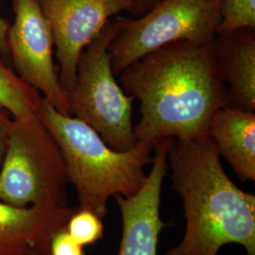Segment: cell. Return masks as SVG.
Listing matches in <instances>:
<instances>
[{
  "label": "cell",
  "instance_id": "obj_2",
  "mask_svg": "<svg viewBox=\"0 0 255 255\" xmlns=\"http://www.w3.org/2000/svg\"><path fill=\"white\" fill-rule=\"evenodd\" d=\"M167 161L186 229L182 242L166 255H218L232 243L255 255V195L231 181L214 140L208 135L173 139Z\"/></svg>",
  "mask_w": 255,
  "mask_h": 255
},
{
  "label": "cell",
  "instance_id": "obj_9",
  "mask_svg": "<svg viewBox=\"0 0 255 255\" xmlns=\"http://www.w3.org/2000/svg\"><path fill=\"white\" fill-rule=\"evenodd\" d=\"M173 139L163 138L155 144L152 168L135 195L114 197L122 217L119 255H157L159 236L166 226L160 217L161 190Z\"/></svg>",
  "mask_w": 255,
  "mask_h": 255
},
{
  "label": "cell",
  "instance_id": "obj_11",
  "mask_svg": "<svg viewBox=\"0 0 255 255\" xmlns=\"http://www.w3.org/2000/svg\"><path fill=\"white\" fill-rule=\"evenodd\" d=\"M255 30L217 34L213 46L227 88V106L255 111Z\"/></svg>",
  "mask_w": 255,
  "mask_h": 255
},
{
  "label": "cell",
  "instance_id": "obj_7",
  "mask_svg": "<svg viewBox=\"0 0 255 255\" xmlns=\"http://www.w3.org/2000/svg\"><path fill=\"white\" fill-rule=\"evenodd\" d=\"M12 8L7 46L13 71L55 109L69 116L68 93L55 69L52 31L38 0H12Z\"/></svg>",
  "mask_w": 255,
  "mask_h": 255
},
{
  "label": "cell",
  "instance_id": "obj_6",
  "mask_svg": "<svg viewBox=\"0 0 255 255\" xmlns=\"http://www.w3.org/2000/svg\"><path fill=\"white\" fill-rule=\"evenodd\" d=\"M220 0H161L140 18L120 20L108 47L112 70L119 75L142 56L176 41L209 44L217 35Z\"/></svg>",
  "mask_w": 255,
  "mask_h": 255
},
{
  "label": "cell",
  "instance_id": "obj_15",
  "mask_svg": "<svg viewBox=\"0 0 255 255\" xmlns=\"http://www.w3.org/2000/svg\"><path fill=\"white\" fill-rule=\"evenodd\" d=\"M65 230L74 240L82 245H91L103 237L101 218L90 210L78 207L65 224Z\"/></svg>",
  "mask_w": 255,
  "mask_h": 255
},
{
  "label": "cell",
  "instance_id": "obj_8",
  "mask_svg": "<svg viewBox=\"0 0 255 255\" xmlns=\"http://www.w3.org/2000/svg\"><path fill=\"white\" fill-rule=\"evenodd\" d=\"M52 31L59 80L65 91L73 86L82 51L100 35L109 18L132 13L134 0H38Z\"/></svg>",
  "mask_w": 255,
  "mask_h": 255
},
{
  "label": "cell",
  "instance_id": "obj_18",
  "mask_svg": "<svg viewBox=\"0 0 255 255\" xmlns=\"http://www.w3.org/2000/svg\"><path fill=\"white\" fill-rule=\"evenodd\" d=\"M10 23L7 19L0 15V58L3 61L9 60V49L7 46V34Z\"/></svg>",
  "mask_w": 255,
  "mask_h": 255
},
{
  "label": "cell",
  "instance_id": "obj_20",
  "mask_svg": "<svg viewBox=\"0 0 255 255\" xmlns=\"http://www.w3.org/2000/svg\"><path fill=\"white\" fill-rule=\"evenodd\" d=\"M50 255L49 247L48 248H43V249L35 250L34 252H32L30 255Z\"/></svg>",
  "mask_w": 255,
  "mask_h": 255
},
{
  "label": "cell",
  "instance_id": "obj_19",
  "mask_svg": "<svg viewBox=\"0 0 255 255\" xmlns=\"http://www.w3.org/2000/svg\"><path fill=\"white\" fill-rule=\"evenodd\" d=\"M161 0H134V9L132 14L141 16L152 9Z\"/></svg>",
  "mask_w": 255,
  "mask_h": 255
},
{
  "label": "cell",
  "instance_id": "obj_4",
  "mask_svg": "<svg viewBox=\"0 0 255 255\" xmlns=\"http://www.w3.org/2000/svg\"><path fill=\"white\" fill-rule=\"evenodd\" d=\"M68 183L60 147L38 114L12 119L0 169V201L17 207H65Z\"/></svg>",
  "mask_w": 255,
  "mask_h": 255
},
{
  "label": "cell",
  "instance_id": "obj_14",
  "mask_svg": "<svg viewBox=\"0 0 255 255\" xmlns=\"http://www.w3.org/2000/svg\"><path fill=\"white\" fill-rule=\"evenodd\" d=\"M217 34L243 28L255 30V0H220Z\"/></svg>",
  "mask_w": 255,
  "mask_h": 255
},
{
  "label": "cell",
  "instance_id": "obj_13",
  "mask_svg": "<svg viewBox=\"0 0 255 255\" xmlns=\"http://www.w3.org/2000/svg\"><path fill=\"white\" fill-rule=\"evenodd\" d=\"M42 96L20 79L0 58V106L9 111L12 119H27L37 115Z\"/></svg>",
  "mask_w": 255,
  "mask_h": 255
},
{
  "label": "cell",
  "instance_id": "obj_10",
  "mask_svg": "<svg viewBox=\"0 0 255 255\" xmlns=\"http://www.w3.org/2000/svg\"><path fill=\"white\" fill-rule=\"evenodd\" d=\"M65 207H17L0 201V255H28L48 248L74 212Z\"/></svg>",
  "mask_w": 255,
  "mask_h": 255
},
{
  "label": "cell",
  "instance_id": "obj_5",
  "mask_svg": "<svg viewBox=\"0 0 255 255\" xmlns=\"http://www.w3.org/2000/svg\"><path fill=\"white\" fill-rule=\"evenodd\" d=\"M121 27L108 22L80 56L72 88L68 92L69 116L93 128L108 146L126 151L136 145L132 123L134 98L115 79L108 47Z\"/></svg>",
  "mask_w": 255,
  "mask_h": 255
},
{
  "label": "cell",
  "instance_id": "obj_1",
  "mask_svg": "<svg viewBox=\"0 0 255 255\" xmlns=\"http://www.w3.org/2000/svg\"><path fill=\"white\" fill-rule=\"evenodd\" d=\"M121 88L140 101L136 141L207 136L218 110L227 106V88L213 42L176 41L142 56L119 74Z\"/></svg>",
  "mask_w": 255,
  "mask_h": 255
},
{
  "label": "cell",
  "instance_id": "obj_16",
  "mask_svg": "<svg viewBox=\"0 0 255 255\" xmlns=\"http://www.w3.org/2000/svg\"><path fill=\"white\" fill-rule=\"evenodd\" d=\"M50 255H85L83 247L78 244L64 228L56 232L49 243Z\"/></svg>",
  "mask_w": 255,
  "mask_h": 255
},
{
  "label": "cell",
  "instance_id": "obj_12",
  "mask_svg": "<svg viewBox=\"0 0 255 255\" xmlns=\"http://www.w3.org/2000/svg\"><path fill=\"white\" fill-rule=\"evenodd\" d=\"M208 136L240 181L255 180V114L224 106L210 122Z\"/></svg>",
  "mask_w": 255,
  "mask_h": 255
},
{
  "label": "cell",
  "instance_id": "obj_3",
  "mask_svg": "<svg viewBox=\"0 0 255 255\" xmlns=\"http://www.w3.org/2000/svg\"><path fill=\"white\" fill-rule=\"evenodd\" d=\"M57 142L64 158L69 183L73 184L80 208L103 219L111 197H131L143 186L145 167L152 162L153 144L137 141L126 151L111 148L89 125L64 115L42 97L37 110Z\"/></svg>",
  "mask_w": 255,
  "mask_h": 255
},
{
  "label": "cell",
  "instance_id": "obj_17",
  "mask_svg": "<svg viewBox=\"0 0 255 255\" xmlns=\"http://www.w3.org/2000/svg\"><path fill=\"white\" fill-rule=\"evenodd\" d=\"M12 117L9 111L0 106V169L4 160Z\"/></svg>",
  "mask_w": 255,
  "mask_h": 255
}]
</instances>
